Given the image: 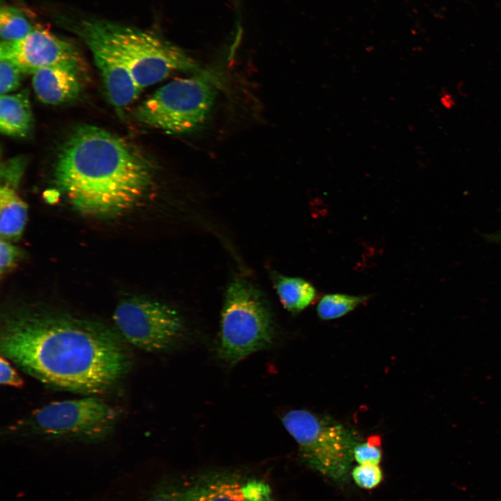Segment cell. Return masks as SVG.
<instances>
[{
    "label": "cell",
    "mask_w": 501,
    "mask_h": 501,
    "mask_svg": "<svg viewBox=\"0 0 501 501\" xmlns=\"http://www.w3.org/2000/svg\"><path fill=\"white\" fill-rule=\"evenodd\" d=\"M122 339L92 319L22 308L3 317L0 351L46 385L93 395L111 389L128 373L132 361Z\"/></svg>",
    "instance_id": "cell-1"
},
{
    "label": "cell",
    "mask_w": 501,
    "mask_h": 501,
    "mask_svg": "<svg viewBox=\"0 0 501 501\" xmlns=\"http://www.w3.org/2000/svg\"><path fill=\"white\" fill-rule=\"evenodd\" d=\"M154 166L138 148L94 125L68 136L54 164L56 184L84 214L111 216L134 206L150 189Z\"/></svg>",
    "instance_id": "cell-2"
},
{
    "label": "cell",
    "mask_w": 501,
    "mask_h": 501,
    "mask_svg": "<svg viewBox=\"0 0 501 501\" xmlns=\"http://www.w3.org/2000/svg\"><path fill=\"white\" fill-rule=\"evenodd\" d=\"M274 337L272 314L261 293L243 279L232 280L221 311L216 344L218 358L230 366L235 365L268 348Z\"/></svg>",
    "instance_id": "cell-3"
},
{
    "label": "cell",
    "mask_w": 501,
    "mask_h": 501,
    "mask_svg": "<svg viewBox=\"0 0 501 501\" xmlns=\"http://www.w3.org/2000/svg\"><path fill=\"white\" fill-rule=\"evenodd\" d=\"M281 420L307 465L335 482L347 479L353 450L360 443L353 430L331 418L302 409L289 411Z\"/></svg>",
    "instance_id": "cell-4"
},
{
    "label": "cell",
    "mask_w": 501,
    "mask_h": 501,
    "mask_svg": "<svg viewBox=\"0 0 501 501\" xmlns=\"http://www.w3.org/2000/svg\"><path fill=\"white\" fill-rule=\"evenodd\" d=\"M118 410L95 396L49 403L17 422L23 434L55 439L97 441L105 438L119 419Z\"/></svg>",
    "instance_id": "cell-5"
},
{
    "label": "cell",
    "mask_w": 501,
    "mask_h": 501,
    "mask_svg": "<svg viewBox=\"0 0 501 501\" xmlns=\"http://www.w3.org/2000/svg\"><path fill=\"white\" fill-rule=\"evenodd\" d=\"M95 20L141 90L164 80L172 73L198 69L196 61L183 49L156 33L114 22Z\"/></svg>",
    "instance_id": "cell-6"
},
{
    "label": "cell",
    "mask_w": 501,
    "mask_h": 501,
    "mask_svg": "<svg viewBox=\"0 0 501 501\" xmlns=\"http://www.w3.org/2000/svg\"><path fill=\"white\" fill-rule=\"evenodd\" d=\"M216 97L212 77L201 74L160 87L135 111L141 123L170 134H185L207 120Z\"/></svg>",
    "instance_id": "cell-7"
},
{
    "label": "cell",
    "mask_w": 501,
    "mask_h": 501,
    "mask_svg": "<svg viewBox=\"0 0 501 501\" xmlns=\"http://www.w3.org/2000/svg\"><path fill=\"white\" fill-rule=\"evenodd\" d=\"M113 320L120 336L133 346L149 352L169 350L185 334L183 320L173 308L142 297L121 301Z\"/></svg>",
    "instance_id": "cell-8"
},
{
    "label": "cell",
    "mask_w": 501,
    "mask_h": 501,
    "mask_svg": "<svg viewBox=\"0 0 501 501\" xmlns=\"http://www.w3.org/2000/svg\"><path fill=\"white\" fill-rule=\"evenodd\" d=\"M74 28L92 53L111 103L118 110L132 104L141 89L122 58L97 26L95 19L84 20Z\"/></svg>",
    "instance_id": "cell-9"
},
{
    "label": "cell",
    "mask_w": 501,
    "mask_h": 501,
    "mask_svg": "<svg viewBox=\"0 0 501 501\" xmlns=\"http://www.w3.org/2000/svg\"><path fill=\"white\" fill-rule=\"evenodd\" d=\"M0 58L8 59L25 74H32L41 68L59 64L83 66L81 56L74 45L40 25L21 40L1 42Z\"/></svg>",
    "instance_id": "cell-10"
},
{
    "label": "cell",
    "mask_w": 501,
    "mask_h": 501,
    "mask_svg": "<svg viewBox=\"0 0 501 501\" xmlns=\"http://www.w3.org/2000/svg\"><path fill=\"white\" fill-rule=\"evenodd\" d=\"M184 501H275L270 486L257 479L222 478L185 491Z\"/></svg>",
    "instance_id": "cell-11"
},
{
    "label": "cell",
    "mask_w": 501,
    "mask_h": 501,
    "mask_svg": "<svg viewBox=\"0 0 501 501\" xmlns=\"http://www.w3.org/2000/svg\"><path fill=\"white\" fill-rule=\"evenodd\" d=\"M83 66L59 64L38 70L33 74V87L38 98L51 105L64 104L78 97L82 90Z\"/></svg>",
    "instance_id": "cell-12"
},
{
    "label": "cell",
    "mask_w": 501,
    "mask_h": 501,
    "mask_svg": "<svg viewBox=\"0 0 501 501\" xmlns=\"http://www.w3.org/2000/svg\"><path fill=\"white\" fill-rule=\"evenodd\" d=\"M33 117L27 90L1 95L0 131L13 137H24L33 127Z\"/></svg>",
    "instance_id": "cell-13"
},
{
    "label": "cell",
    "mask_w": 501,
    "mask_h": 501,
    "mask_svg": "<svg viewBox=\"0 0 501 501\" xmlns=\"http://www.w3.org/2000/svg\"><path fill=\"white\" fill-rule=\"evenodd\" d=\"M28 217L26 203L15 187L1 184L0 188V234L10 241L18 240L24 230Z\"/></svg>",
    "instance_id": "cell-14"
},
{
    "label": "cell",
    "mask_w": 501,
    "mask_h": 501,
    "mask_svg": "<svg viewBox=\"0 0 501 501\" xmlns=\"http://www.w3.org/2000/svg\"><path fill=\"white\" fill-rule=\"evenodd\" d=\"M273 284L283 306L294 314L305 309L317 296L315 287L301 278L275 274Z\"/></svg>",
    "instance_id": "cell-15"
},
{
    "label": "cell",
    "mask_w": 501,
    "mask_h": 501,
    "mask_svg": "<svg viewBox=\"0 0 501 501\" xmlns=\"http://www.w3.org/2000/svg\"><path fill=\"white\" fill-rule=\"evenodd\" d=\"M28 17L17 7L2 5L0 10V35L1 42L22 39L33 29Z\"/></svg>",
    "instance_id": "cell-16"
},
{
    "label": "cell",
    "mask_w": 501,
    "mask_h": 501,
    "mask_svg": "<svg viewBox=\"0 0 501 501\" xmlns=\"http://www.w3.org/2000/svg\"><path fill=\"white\" fill-rule=\"evenodd\" d=\"M367 296L347 294H328L319 300L317 312L320 319L331 320L340 318L368 300Z\"/></svg>",
    "instance_id": "cell-17"
},
{
    "label": "cell",
    "mask_w": 501,
    "mask_h": 501,
    "mask_svg": "<svg viewBox=\"0 0 501 501\" xmlns=\"http://www.w3.org/2000/svg\"><path fill=\"white\" fill-rule=\"evenodd\" d=\"M25 73L13 61L0 58V93L10 94L17 89Z\"/></svg>",
    "instance_id": "cell-18"
},
{
    "label": "cell",
    "mask_w": 501,
    "mask_h": 501,
    "mask_svg": "<svg viewBox=\"0 0 501 501\" xmlns=\"http://www.w3.org/2000/svg\"><path fill=\"white\" fill-rule=\"evenodd\" d=\"M351 477L359 487L372 489L381 483L383 479V472L379 465L358 464L352 469Z\"/></svg>",
    "instance_id": "cell-19"
},
{
    "label": "cell",
    "mask_w": 501,
    "mask_h": 501,
    "mask_svg": "<svg viewBox=\"0 0 501 501\" xmlns=\"http://www.w3.org/2000/svg\"><path fill=\"white\" fill-rule=\"evenodd\" d=\"M381 458V439L378 436L369 437L365 443H358L353 450V459L358 464L379 465Z\"/></svg>",
    "instance_id": "cell-20"
},
{
    "label": "cell",
    "mask_w": 501,
    "mask_h": 501,
    "mask_svg": "<svg viewBox=\"0 0 501 501\" xmlns=\"http://www.w3.org/2000/svg\"><path fill=\"white\" fill-rule=\"evenodd\" d=\"M22 257V250L12 241L1 238L0 273L3 274L14 268Z\"/></svg>",
    "instance_id": "cell-21"
},
{
    "label": "cell",
    "mask_w": 501,
    "mask_h": 501,
    "mask_svg": "<svg viewBox=\"0 0 501 501\" xmlns=\"http://www.w3.org/2000/svg\"><path fill=\"white\" fill-rule=\"evenodd\" d=\"M0 383L6 386L22 388L24 381L16 369L9 363V360L1 355L0 357Z\"/></svg>",
    "instance_id": "cell-22"
},
{
    "label": "cell",
    "mask_w": 501,
    "mask_h": 501,
    "mask_svg": "<svg viewBox=\"0 0 501 501\" xmlns=\"http://www.w3.org/2000/svg\"><path fill=\"white\" fill-rule=\"evenodd\" d=\"M488 239L491 241L501 246V229H500L499 230L496 231L495 232H494L493 234H491L488 236Z\"/></svg>",
    "instance_id": "cell-23"
},
{
    "label": "cell",
    "mask_w": 501,
    "mask_h": 501,
    "mask_svg": "<svg viewBox=\"0 0 501 501\" xmlns=\"http://www.w3.org/2000/svg\"><path fill=\"white\" fill-rule=\"evenodd\" d=\"M18 1H20V0H18Z\"/></svg>",
    "instance_id": "cell-24"
}]
</instances>
